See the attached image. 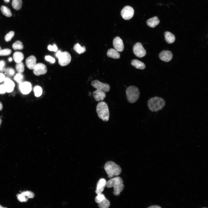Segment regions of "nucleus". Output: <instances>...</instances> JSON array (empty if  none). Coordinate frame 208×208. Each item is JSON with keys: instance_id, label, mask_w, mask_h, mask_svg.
<instances>
[{"instance_id": "obj_1", "label": "nucleus", "mask_w": 208, "mask_h": 208, "mask_svg": "<svg viewBox=\"0 0 208 208\" xmlns=\"http://www.w3.org/2000/svg\"><path fill=\"white\" fill-rule=\"evenodd\" d=\"M106 186L108 188L113 187V194L116 196H119L124 188L122 180L119 177L111 178L107 182Z\"/></svg>"}, {"instance_id": "obj_2", "label": "nucleus", "mask_w": 208, "mask_h": 208, "mask_svg": "<svg viewBox=\"0 0 208 208\" xmlns=\"http://www.w3.org/2000/svg\"><path fill=\"white\" fill-rule=\"evenodd\" d=\"M165 104L163 99L158 96L152 97L147 102L148 108L153 112H157L162 109L165 106Z\"/></svg>"}, {"instance_id": "obj_3", "label": "nucleus", "mask_w": 208, "mask_h": 208, "mask_svg": "<svg viewBox=\"0 0 208 208\" xmlns=\"http://www.w3.org/2000/svg\"><path fill=\"white\" fill-rule=\"evenodd\" d=\"M104 169L108 175V177L110 179L119 175L122 171L120 166L112 161H108L105 163Z\"/></svg>"}, {"instance_id": "obj_4", "label": "nucleus", "mask_w": 208, "mask_h": 208, "mask_svg": "<svg viewBox=\"0 0 208 208\" xmlns=\"http://www.w3.org/2000/svg\"><path fill=\"white\" fill-rule=\"evenodd\" d=\"M96 112L99 118L104 122L109 118V113L108 105L104 101L99 102L96 107Z\"/></svg>"}, {"instance_id": "obj_5", "label": "nucleus", "mask_w": 208, "mask_h": 208, "mask_svg": "<svg viewBox=\"0 0 208 208\" xmlns=\"http://www.w3.org/2000/svg\"><path fill=\"white\" fill-rule=\"evenodd\" d=\"M126 93L127 99L130 103L136 102L138 99L140 95L138 88L134 86L128 87L126 90Z\"/></svg>"}, {"instance_id": "obj_6", "label": "nucleus", "mask_w": 208, "mask_h": 208, "mask_svg": "<svg viewBox=\"0 0 208 208\" xmlns=\"http://www.w3.org/2000/svg\"><path fill=\"white\" fill-rule=\"evenodd\" d=\"M55 56L58 58L59 64L62 66L68 65L71 61V55L67 51L62 52L59 50L57 52Z\"/></svg>"}, {"instance_id": "obj_7", "label": "nucleus", "mask_w": 208, "mask_h": 208, "mask_svg": "<svg viewBox=\"0 0 208 208\" xmlns=\"http://www.w3.org/2000/svg\"><path fill=\"white\" fill-rule=\"evenodd\" d=\"M133 51L135 55L140 58L144 57L146 54V50L144 48L142 44L139 42L136 43L134 45Z\"/></svg>"}, {"instance_id": "obj_8", "label": "nucleus", "mask_w": 208, "mask_h": 208, "mask_svg": "<svg viewBox=\"0 0 208 208\" xmlns=\"http://www.w3.org/2000/svg\"><path fill=\"white\" fill-rule=\"evenodd\" d=\"M91 85L96 89L101 90L105 92L109 91L110 89V87L108 84L101 82L97 80L92 81Z\"/></svg>"}, {"instance_id": "obj_9", "label": "nucleus", "mask_w": 208, "mask_h": 208, "mask_svg": "<svg viewBox=\"0 0 208 208\" xmlns=\"http://www.w3.org/2000/svg\"><path fill=\"white\" fill-rule=\"evenodd\" d=\"M134 13V10L132 7L129 6H126L122 10L121 15L124 19L128 20L130 19L133 16Z\"/></svg>"}, {"instance_id": "obj_10", "label": "nucleus", "mask_w": 208, "mask_h": 208, "mask_svg": "<svg viewBox=\"0 0 208 208\" xmlns=\"http://www.w3.org/2000/svg\"><path fill=\"white\" fill-rule=\"evenodd\" d=\"M47 72V68L46 66L42 63L37 64L33 69V73L36 76L44 74Z\"/></svg>"}, {"instance_id": "obj_11", "label": "nucleus", "mask_w": 208, "mask_h": 208, "mask_svg": "<svg viewBox=\"0 0 208 208\" xmlns=\"http://www.w3.org/2000/svg\"><path fill=\"white\" fill-rule=\"evenodd\" d=\"M19 88L22 93L27 94L32 90V86L29 82H23L19 84Z\"/></svg>"}, {"instance_id": "obj_12", "label": "nucleus", "mask_w": 208, "mask_h": 208, "mask_svg": "<svg viewBox=\"0 0 208 208\" xmlns=\"http://www.w3.org/2000/svg\"><path fill=\"white\" fill-rule=\"evenodd\" d=\"M113 45L115 49L118 51L122 52L124 49L122 40L118 36L114 38Z\"/></svg>"}, {"instance_id": "obj_13", "label": "nucleus", "mask_w": 208, "mask_h": 208, "mask_svg": "<svg viewBox=\"0 0 208 208\" xmlns=\"http://www.w3.org/2000/svg\"><path fill=\"white\" fill-rule=\"evenodd\" d=\"M159 57L162 60L165 62H168L172 59L173 55L169 51L164 50L159 54Z\"/></svg>"}, {"instance_id": "obj_14", "label": "nucleus", "mask_w": 208, "mask_h": 208, "mask_svg": "<svg viewBox=\"0 0 208 208\" xmlns=\"http://www.w3.org/2000/svg\"><path fill=\"white\" fill-rule=\"evenodd\" d=\"M4 84L6 92L9 93L12 92L14 88L15 84L14 82L8 77H5Z\"/></svg>"}, {"instance_id": "obj_15", "label": "nucleus", "mask_w": 208, "mask_h": 208, "mask_svg": "<svg viewBox=\"0 0 208 208\" xmlns=\"http://www.w3.org/2000/svg\"><path fill=\"white\" fill-rule=\"evenodd\" d=\"M94 98L96 101L103 100L106 97V94L104 91L97 89L93 92Z\"/></svg>"}, {"instance_id": "obj_16", "label": "nucleus", "mask_w": 208, "mask_h": 208, "mask_svg": "<svg viewBox=\"0 0 208 208\" xmlns=\"http://www.w3.org/2000/svg\"><path fill=\"white\" fill-rule=\"evenodd\" d=\"M25 64L28 68L33 70L37 64L36 59L35 57L32 55L28 57L26 60Z\"/></svg>"}, {"instance_id": "obj_17", "label": "nucleus", "mask_w": 208, "mask_h": 208, "mask_svg": "<svg viewBox=\"0 0 208 208\" xmlns=\"http://www.w3.org/2000/svg\"><path fill=\"white\" fill-rule=\"evenodd\" d=\"M106 180L104 178H101L98 181L95 191V192L97 195L102 193L106 185Z\"/></svg>"}, {"instance_id": "obj_18", "label": "nucleus", "mask_w": 208, "mask_h": 208, "mask_svg": "<svg viewBox=\"0 0 208 208\" xmlns=\"http://www.w3.org/2000/svg\"><path fill=\"white\" fill-rule=\"evenodd\" d=\"M159 22L160 21L158 18L155 16L148 19L146 21V23L148 26L154 28L157 26Z\"/></svg>"}, {"instance_id": "obj_19", "label": "nucleus", "mask_w": 208, "mask_h": 208, "mask_svg": "<svg viewBox=\"0 0 208 208\" xmlns=\"http://www.w3.org/2000/svg\"><path fill=\"white\" fill-rule=\"evenodd\" d=\"M108 57L114 59H118L120 57V55L118 51L115 49L111 48L109 49L107 53Z\"/></svg>"}, {"instance_id": "obj_20", "label": "nucleus", "mask_w": 208, "mask_h": 208, "mask_svg": "<svg viewBox=\"0 0 208 208\" xmlns=\"http://www.w3.org/2000/svg\"><path fill=\"white\" fill-rule=\"evenodd\" d=\"M164 36L166 41L169 44L172 43L175 41V36L169 31H166L164 33Z\"/></svg>"}, {"instance_id": "obj_21", "label": "nucleus", "mask_w": 208, "mask_h": 208, "mask_svg": "<svg viewBox=\"0 0 208 208\" xmlns=\"http://www.w3.org/2000/svg\"><path fill=\"white\" fill-rule=\"evenodd\" d=\"M13 57L15 62L18 64L22 62L24 59V56L21 52L16 51L13 54Z\"/></svg>"}, {"instance_id": "obj_22", "label": "nucleus", "mask_w": 208, "mask_h": 208, "mask_svg": "<svg viewBox=\"0 0 208 208\" xmlns=\"http://www.w3.org/2000/svg\"><path fill=\"white\" fill-rule=\"evenodd\" d=\"M131 64L136 68L144 69L145 68V65L143 62L136 59L132 60Z\"/></svg>"}, {"instance_id": "obj_23", "label": "nucleus", "mask_w": 208, "mask_h": 208, "mask_svg": "<svg viewBox=\"0 0 208 208\" xmlns=\"http://www.w3.org/2000/svg\"><path fill=\"white\" fill-rule=\"evenodd\" d=\"M0 10L2 13L5 16L8 17H10L12 16V14L10 9L7 7L2 5Z\"/></svg>"}, {"instance_id": "obj_24", "label": "nucleus", "mask_w": 208, "mask_h": 208, "mask_svg": "<svg viewBox=\"0 0 208 208\" xmlns=\"http://www.w3.org/2000/svg\"><path fill=\"white\" fill-rule=\"evenodd\" d=\"M22 4V0H12V5L13 8L16 10L20 9Z\"/></svg>"}, {"instance_id": "obj_25", "label": "nucleus", "mask_w": 208, "mask_h": 208, "mask_svg": "<svg viewBox=\"0 0 208 208\" xmlns=\"http://www.w3.org/2000/svg\"><path fill=\"white\" fill-rule=\"evenodd\" d=\"M74 50L79 54L83 53L86 51V48L84 46L81 47L78 43L76 44L74 46Z\"/></svg>"}, {"instance_id": "obj_26", "label": "nucleus", "mask_w": 208, "mask_h": 208, "mask_svg": "<svg viewBox=\"0 0 208 208\" xmlns=\"http://www.w3.org/2000/svg\"><path fill=\"white\" fill-rule=\"evenodd\" d=\"M99 208H108L110 206L109 201L105 198L101 203H98Z\"/></svg>"}, {"instance_id": "obj_27", "label": "nucleus", "mask_w": 208, "mask_h": 208, "mask_svg": "<svg viewBox=\"0 0 208 208\" xmlns=\"http://www.w3.org/2000/svg\"><path fill=\"white\" fill-rule=\"evenodd\" d=\"M12 47L15 50H21L24 48L22 43L20 41H16L12 45Z\"/></svg>"}, {"instance_id": "obj_28", "label": "nucleus", "mask_w": 208, "mask_h": 208, "mask_svg": "<svg viewBox=\"0 0 208 208\" xmlns=\"http://www.w3.org/2000/svg\"><path fill=\"white\" fill-rule=\"evenodd\" d=\"M16 69L18 73H22L25 70V66L23 63L21 62L16 64Z\"/></svg>"}, {"instance_id": "obj_29", "label": "nucleus", "mask_w": 208, "mask_h": 208, "mask_svg": "<svg viewBox=\"0 0 208 208\" xmlns=\"http://www.w3.org/2000/svg\"><path fill=\"white\" fill-rule=\"evenodd\" d=\"M24 78L23 75L21 73H18L14 76V79L19 84L23 82Z\"/></svg>"}, {"instance_id": "obj_30", "label": "nucleus", "mask_w": 208, "mask_h": 208, "mask_svg": "<svg viewBox=\"0 0 208 208\" xmlns=\"http://www.w3.org/2000/svg\"><path fill=\"white\" fill-rule=\"evenodd\" d=\"M34 94L36 97L40 96L42 93V88L38 86H35L34 89Z\"/></svg>"}, {"instance_id": "obj_31", "label": "nucleus", "mask_w": 208, "mask_h": 208, "mask_svg": "<svg viewBox=\"0 0 208 208\" xmlns=\"http://www.w3.org/2000/svg\"><path fill=\"white\" fill-rule=\"evenodd\" d=\"M4 71L6 75L10 77L13 76L15 73V70L12 68H5Z\"/></svg>"}, {"instance_id": "obj_32", "label": "nucleus", "mask_w": 208, "mask_h": 208, "mask_svg": "<svg viewBox=\"0 0 208 208\" xmlns=\"http://www.w3.org/2000/svg\"><path fill=\"white\" fill-rule=\"evenodd\" d=\"M16 196L18 200L20 202H26L28 200V198L26 197L21 193L20 194H17Z\"/></svg>"}, {"instance_id": "obj_33", "label": "nucleus", "mask_w": 208, "mask_h": 208, "mask_svg": "<svg viewBox=\"0 0 208 208\" xmlns=\"http://www.w3.org/2000/svg\"><path fill=\"white\" fill-rule=\"evenodd\" d=\"M14 32L13 31H11L7 34L5 37V40L6 42L10 41L14 37Z\"/></svg>"}, {"instance_id": "obj_34", "label": "nucleus", "mask_w": 208, "mask_h": 208, "mask_svg": "<svg viewBox=\"0 0 208 208\" xmlns=\"http://www.w3.org/2000/svg\"><path fill=\"white\" fill-rule=\"evenodd\" d=\"M105 198L104 195L102 194H97L95 198V201L97 203H99L102 202Z\"/></svg>"}, {"instance_id": "obj_35", "label": "nucleus", "mask_w": 208, "mask_h": 208, "mask_svg": "<svg viewBox=\"0 0 208 208\" xmlns=\"http://www.w3.org/2000/svg\"><path fill=\"white\" fill-rule=\"evenodd\" d=\"M21 193L25 197H27L28 198H33L34 196V193L31 191H23Z\"/></svg>"}, {"instance_id": "obj_36", "label": "nucleus", "mask_w": 208, "mask_h": 208, "mask_svg": "<svg viewBox=\"0 0 208 208\" xmlns=\"http://www.w3.org/2000/svg\"><path fill=\"white\" fill-rule=\"evenodd\" d=\"M12 52L11 49H5L1 50L0 52V56H5L10 55Z\"/></svg>"}, {"instance_id": "obj_37", "label": "nucleus", "mask_w": 208, "mask_h": 208, "mask_svg": "<svg viewBox=\"0 0 208 208\" xmlns=\"http://www.w3.org/2000/svg\"><path fill=\"white\" fill-rule=\"evenodd\" d=\"M48 49L50 51L55 52L57 50L58 48L55 44H54L53 46L49 45L48 47Z\"/></svg>"}, {"instance_id": "obj_38", "label": "nucleus", "mask_w": 208, "mask_h": 208, "mask_svg": "<svg viewBox=\"0 0 208 208\" xmlns=\"http://www.w3.org/2000/svg\"><path fill=\"white\" fill-rule=\"evenodd\" d=\"M45 58L47 61L51 63H54L55 62V59L50 55L46 56Z\"/></svg>"}, {"instance_id": "obj_39", "label": "nucleus", "mask_w": 208, "mask_h": 208, "mask_svg": "<svg viewBox=\"0 0 208 208\" xmlns=\"http://www.w3.org/2000/svg\"><path fill=\"white\" fill-rule=\"evenodd\" d=\"M0 72H3L4 71L5 68V62L3 60H1L0 61Z\"/></svg>"}, {"instance_id": "obj_40", "label": "nucleus", "mask_w": 208, "mask_h": 208, "mask_svg": "<svg viewBox=\"0 0 208 208\" xmlns=\"http://www.w3.org/2000/svg\"><path fill=\"white\" fill-rule=\"evenodd\" d=\"M6 92L5 88L3 84L0 85V94H4Z\"/></svg>"}, {"instance_id": "obj_41", "label": "nucleus", "mask_w": 208, "mask_h": 208, "mask_svg": "<svg viewBox=\"0 0 208 208\" xmlns=\"http://www.w3.org/2000/svg\"><path fill=\"white\" fill-rule=\"evenodd\" d=\"M5 78V75L3 73H0V83L4 81Z\"/></svg>"}, {"instance_id": "obj_42", "label": "nucleus", "mask_w": 208, "mask_h": 208, "mask_svg": "<svg viewBox=\"0 0 208 208\" xmlns=\"http://www.w3.org/2000/svg\"><path fill=\"white\" fill-rule=\"evenodd\" d=\"M148 208H161V207L158 205H152L151 206Z\"/></svg>"}, {"instance_id": "obj_43", "label": "nucleus", "mask_w": 208, "mask_h": 208, "mask_svg": "<svg viewBox=\"0 0 208 208\" xmlns=\"http://www.w3.org/2000/svg\"><path fill=\"white\" fill-rule=\"evenodd\" d=\"M3 108V105L1 103L0 101V111Z\"/></svg>"}, {"instance_id": "obj_44", "label": "nucleus", "mask_w": 208, "mask_h": 208, "mask_svg": "<svg viewBox=\"0 0 208 208\" xmlns=\"http://www.w3.org/2000/svg\"><path fill=\"white\" fill-rule=\"evenodd\" d=\"M6 3H8L9 2L10 0H3Z\"/></svg>"}, {"instance_id": "obj_45", "label": "nucleus", "mask_w": 208, "mask_h": 208, "mask_svg": "<svg viewBox=\"0 0 208 208\" xmlns=\"http://www.w3.org/2000/svg\"><path fill=\"white\" fill-rule=\"evenodd\" d=\"M8 60L10 62H11L12 61V59L11 57H10L8 59Z\"/></svg>"}, {"instance_id": "obj_46", "label": "nucleus", "mask_w": 208, "mask_h": 208, "mask_svg": "<svg viewBox=\"0 0 208 208\" xmlns=\"http://www.w3.org/2000/svg\"><path fill=\"white\" fill-rule=\"evenodd\" d=\"M0 208H7L6 207H2V206H1V205H0Z\"/></svg>"}, {"instance_id": "obj_47", "label": "nucleus", "mask_w": 208, "mask_h": 208, "mask_svg": "<svg viewBox=\"0 0 208 208\" xmlns=\"http://www.w3.org/2000/svg\"><path fill=\"white\" fill-rule=\"evenodd\" d=\"M2 120L0 118V125L1 123Z\"/></svg>"}, {"instance_id": "obj_48", "label": "nucleus", "mask_w": 208, "mask_h": 208, "mask_svg": "<svg viewBox=\"0 0 208 208\" xmlns=\"http://www.w3.org/2000/svg\"><path fill=\"white\" fill-rule=\"evenodd\" d=\"M1 50H2V49H1V47L0 46V52H1Z\"/></svg>"}, {"instance_id": "obj_49", "label": "nucleus", "mask_w": 208, "mask_h": 208, "mask_svg": "<svg viewBox=\"0 0 208 208\" xmlns=\"http://www.w3.org/2000/svg\"><path fill=\"white\" fill-rule=\"evenodd\" d=\"M203 208H207V207H203Z\"/></svg>"}, {"instance_id": "obj_50", "label": "nucleus", "mask_w": 208, "mask_h": 208, "mask_svg": "<svg viewBox=\"0 0 208 208\" xmlns=\"http://www.w3.org/2000/svg\"></svg>"}]
</instances>
